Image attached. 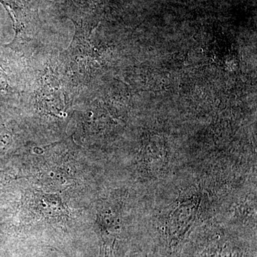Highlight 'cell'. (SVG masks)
<instances>
[{
  "instance_id": "6",
  "label": "cell",
  "mask_w": 257,
  "mask_h": 257,
  "mask_svg": "<svg viewBox=\"0 0 257 257\" xmlns=\"http://www.w3.org/2000/svg\"><path fill=\"white\" fill-rule=\"evenodd\" d=\"M130 257H149L146 250L144 247L134 249L130 254Z\"/></svg>"
},
{
  "instance_id": "1",
  "label": "cell",
  "mask_w": 257,
  "mask_h": 257,
  "mask_svg": "<svg viewBox=\"0 0 257 257\" xmlns=\"http://www.w3.org/2000/svg\"><path fill=\"white\" fill-rule=\"evenodd\" d=\"M182 257H256V243L219 226H202L191 235Z\"/></svg>"
},
{
  "instance_id": "4",
  "label": "cell",
  "mask_w": 257,
  "mask_h": 257,
  "mask_svg": "<svg viewBox=\"0 0 257 257\" xmlns=\"http://www.w3.org/2000/svg\"><path fill=\"white\" fill-rule=\"evenodd\" d=\"M14 143V135L9 124L0 116V164L4 162V159L8 154Z\"/></svg>"
},
{
  "instance_id": "3",
  "label": "cell",
  "mask_w": 257,
  "mask_h": 257,
  "mask_svg": "<svg viewBox=\"0 0 257 257\" xmlns=\"http://www.w3.org/2000/svg\"><path fill=\"white\" fill-rule=\"evenodd\" d=\"M13 21L15 31L14 40L7 45L11 49L18 48L32 40L33 12L25 0H0Z\"/></svg>"
},
{
  "instance_id": "5",
  "label": "cell",
  "mask_w": 257,
  "mask_h": 257,
  "mask_svg": "<svg viewBox=\"0 0 257 257\" xmlns=\"http://www.w3.org/2000/svg\"><path fill=\"white\" fill-rule=\"evenodd\" d=\"M8 85V82L6 74L3 70V67H0V92L5 90Z\"/></svg>"
},
{
  "instance_id": "2",
  "label": "cell",
  "mask_w": 257,
  "mask_h": 257,
  "mask_svg": "<svg viewBox=\"0 0 257 257\" xmlns=\"http://www.w3.org/2000/svg\"><path fill=\"white\" fill-rule=\"evenodd\" d=\"M96 231L100 241L99 257H118L130 239L119 208L106 203L98 211Z\"/></svg>"
},
{
  "instance_id": "7",
  "label": "cell",
  "mask_w": 257,
  "mask_h": 257,
  "mask_svg": "<svg viewBox=\"0 0 257 257\" xmlns=\"http://www.w3.org/2000/svg\"><path fill=\"white\" fill-rule=\"evenodd\" d=\"M7 183H8L7 176L3 172H0V197L3 196V192Z\"/></svg>"
}]
</instances>
